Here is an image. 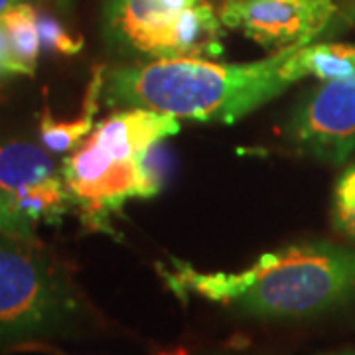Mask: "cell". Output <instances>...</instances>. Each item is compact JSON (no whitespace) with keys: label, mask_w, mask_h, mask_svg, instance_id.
<instances>
[{"label":"cell","mask_w":355,"mask_h":355,"mask_svg":"<svg viewBox=\"0 0 355 355\" xmlns=\"http://www.w3.org/2000/svg\"><path fill=\"white\" fill-rule=\"evenodd\" d=\"M0 233L2 235H8V237H14V239H20V241L42 245L38 235H36V231H34V223H30L14 207L10 196L2 190H0Z\"/></svg>","instance_id":"2e32d148"},{"label":"cell","mask_w":355,"mask_h":355,"mask_svg":"<svg viewBox=\"0 0 355 355\" xmlns=\"http://www.w3.org/2000/svg\"><path fill=\"white\" fill-rule=\"evenodd\" d=\"M331 0H225L219 18L266 50L306 46L334 16Z\"/></svg>","instance_id":"8992f818"},{"label":"cell","mask_w":355,"mask_h":355,"mask_svg":"<svg viewBox=\"0 0 355 355\" xmlns=\"http://www.w3.org/2000/svg\"><path fill=\"white\" fill-rule=\"evenodd\" d=\"M164 277L174 291L235 304L253 316L304 318L355 298V251L302 243L265 253L241 272H200L176 263Z\"/></svg>","instance_id":"7a4b0ae2"},{"label":"cell","mask_w":355,"mask_h":355,"mask_svg":"<svg viewBox=\"0 0 355 355\" xmlns=\"http://www.w3.org/2000/svg\"><path fill=\"white\" fill-rule=\"evenodd\" d=\"M298 48L249 64L178 58L116 67L105 71L103 99L109 107H142L176 119L231 125L304 77L296 62Z\"/></svg>","instance_id":"6da1fadb"},{"label":"cell","mask_w":355,"mask_h":355,"mask_svg":"<svg viewBox=\"0 0 355 355\" xmlns=\"http://www.w3.org/2000/svg\"><path fill=\"white\" fill-rule=\"evenodd\" d=\"M58 6L62 8V10H71V6H73V0H58Z\"/></svg>","instance_id":"ffe728a7"},{"label":"cell","mask_w":355,"mask_h":355,"mask_svg":"<svg viewBox=\"0 0 355 355\" xmlns=\"http://www.w3.org/2000/svg\"><path fill=\"white\" fill-rule=\"evenodd\" d=\"M58 174L60 170L46 146L24 140L0 144V190L8 196Z\"/></svg>","instance_id":"30bf717a"},{"label":"cell","mask_w":355,"mask_h":355,"mask_svg":"<svg viewBox=\"0 0 355 355\" xmlns=\"http://www.w3.org/2000/svg\"><path fill=\"white\" fill-rule=\"evenodd\" d=\"M334 355H355V352H342V354H334Z\"/></svg>","instance_id":"7402d4cb"},{"label":"cell","mask_w":355,"mask_h":355,"mask_svg":"<svg viewBox=\"0 0 355 355\" xmlns=\"http://www.w3.org/2000/svg\"><path fill=\"white\" fill-rule=\"evenodd\" d=\"M286 137L316 160L345 162L355 150V76L316 89L292 114Z\"/></svg>","instance_id":"5b68a950"},{"label":"cell","mask_w":355,"mask_h":355,"mask_svg":"<svg viewBox=\"0 0 355 355\" xmlns=\"http://www.w3.org/2000/svg\"><path fill=\"white\" fill-rule=\"evenodd\" d=\"M79 296L44 245L0 233V343L64 328Z\"/></svg>","instance_id":"277c9868"},{"label":"cell","mask_w":355,"mask_h":355,"mask_svg":"<svg viewBox=\"0 0 355 355\" xmlns=\"http://www.w3.org/2000/svg\"><path fill=\"white\" fill-rule=\"evenodd\" d=\"M18 2H24V0H0V16L6 12L8 8H12V6H16Z\"/></svg>","instance_id":"d6986e66"},{"label":"cell","mask_w":355,"mask_h":355,"mask_svg":"<svg viewBox=\"0 0 355 355\" xmlns=\"http://www.w3.org/2000/svg\"><path fill=\"white\" fill-rule=\"evenodd\" d=\"M38 30L42 48L64 53V55H76L83 48V38L73 36L65 30V26L48 14H38Z\"/></svg>","instance_id":"9a60e30c"},{"label":"cell","mask_w":355,"mask_h":355,"mask_svg":"<svg viewBox=\"0 0 355 355\" xmlns=\"http://www.w3.org/2000/svg\"><path fill=\"white\" fill-rule=\"evenodd\" d=\"M105 85V67L95 65L89 81L81 113L76 121H58L51 114L50 107L44 109L40 116V140L53 154H69L87 139L95 128V114L99 111V99H103Z\"/></svg>","instance_id":"9c48e42d"},{"label":"cell","mask_w":355,"mask_h":355,"mask_svg":"<svg viewBox=\"0 0 355 355\" xmlns=\"http://www.w3.org/2000/svg\"><path fill=\"white\" fill-rule=\"evenodd\" d=\"M178 130L176 116L135 107L95 125L87 139L65 156L60 174L85 227L113 233L109 223L113 214L128 200L153 198L160 190L148 154Z\"/></svg>","instance_id":"3957f363"},{"label":"cell","mask_w":355,"mask_h":355,"mask_svg":"<svg viewBox=\"0 0 355 355\" xmlns=\"http://www.w3.org/2000/svg\"><path fill=\"white\" fill-rule=\"evenodd\" d=\"M6 99V93H4V83H2V77H0V103Z\"/></svg>","instance_id":"44dd1931"},{"label":"cell","mask_w":355,"mask_h":355,"mask_svg":"<svg viewBox=\"0 0 355 355\" xmlns=\"http://www.w3.org/2000/svg\"><path fill=\"white\" fill-rule=\"evenodd\" d=\"M223 53V22L209 2H196L172 20L154 44L153 60L198 58L209 60Z\"/></svg>","instance_id":"ba28073f"},{"label":"cell","mask_w":355,"mask_h":355,"mask_svg":"<svg viewBox=\"0 0 355 355\" xmlns=\"http://www.w3.org/2000/svg\"><path fill=\"white\" fill-rule=\"evenodd\" d=\"M14 76H34V71L16 55L12 48V42L8 38L4 26L0 24V77H14Z\"/></svg>","instance_id":"e0dca14e"},{"label":"cell","mask_w":355,"mask_h":355,"mask_svg":"<svg viewBox=\"0 0 355 355\" xmlns=\"http://www.w3.org/2000/svg\"><path fill=\"white\" fill-rule=\"evenodd\" d=\"M334 225L355 239V164L338 178L334 190Z\"/></svg>","instance_id":"5bb4252c"},{"label":"cell","mask_w":355,"mask_h":355,"mask_svg":"<svg viewBox=\"0 0 355 355\" xmlns=\"http://www.w3.org/2000/svg\"><path fill=\"white\" fill-rule=\"evenodd\" d=\"M10 200L14 207L30 223L44 221L48 225H58L65 214L73 207L71 193L67 190L62 174L26 186L20 191L10 193Z\"/></svg>","instance_id":"8fae6325"},{"label":"cell","mask_w":355,"mask_h":355,"mask_svg":"<svg viewBox=\"0 0 355 355\" xmlns=\"http://www.w3.org/2000/svg\"><path fill=\"white\" fill-rule=\"evenodd\" d=\"M20 349H36V352H46V354L51 355H67L64 352H60V349H55V347H50V345H44V343H26V345H20Z\"/></svg>","instance_id":"ac0fdd59"},{"label":"cell","mask_w":355,"mask_h":355,"mask_svg":"<svg viewBox=\"0 0 355 355\" xmlns=\"http://www.w3.org/2000/svg\"><path fill=\"white\" fill-rule=\"evenodd\" d=\"M302 76H314L322 81H336L355 76L354 44H318L302 46L296 51Z\"/></svg>","instance_id":"7c38bea8"},{"label":"cell","mask_w":355,"mask_h":355,"mask_svg":"<svg viewBox=\"0 0 355 355\" xmlns=\"http://www.w3.org/2000/svg\"><path fill=\"white\" fill-rule=\"evenodd\" d=\"M0 24L4 26L8 38L12 42L16 55L24 62L34 73L38 65L42 40L38 30V10L30 2H18L0 16Z\"/></svg>","instance_id":"4fadbf2b"},{"label":"cell","mask_w":355,"mask_h":355,"mask_svg":"<svg viewBox=\"0 0 355 355\" xmlns=\"http://www.w3.org/2000/svg\"><path fill=\"white\" fill-rule=\"evenodd\" d=\"M200 0H109L107 34L114 44L148 55L178 14Z\"/></svg>","instance_id":"52a82bcc"}]
</instances>
